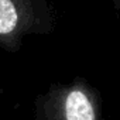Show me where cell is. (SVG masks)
<instances>
[{
	"label": "cell",
	"mask_w": 120,
	"mask_h": 120,
	"mask_svg": "<svg viewBox=\"0 0 120 120\" xmlns=\"http://www.w3.org/2000/svg\"><path fill=\"white\" fill-rule=\"evenodd\" d=\"M37 120H102L93 92L83 83H74L51 92L40 103Z\"/></svg>",
	"instance_id": "cell-1"
},
{
	"label": "cell",
	"mask_w": 120,
	"mask_h": 120,
	"mask_svg": "<svg viewBox=\"0 0 120 120\" xmlns=\"http://www.w3.org/2000/svg\"><path fill=\"white\" fill-rule=\"evenodd\" d=\"M23 6L17 0H0V37L14 35L23 24Z\"/></svg>",
	"instance_id": "cell-2"
}]
</instances>
